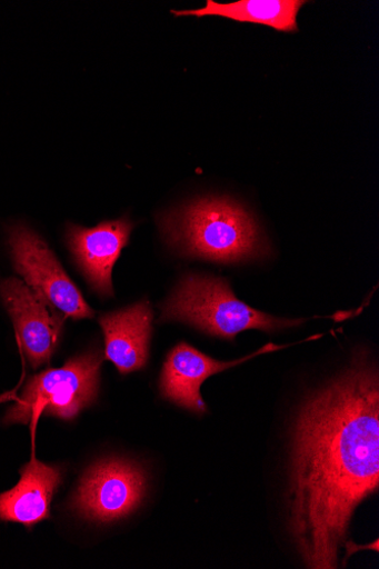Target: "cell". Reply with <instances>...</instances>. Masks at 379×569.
Listing matches in <instances>:
<instances>
[{"instance_id": "cell-1", "label": "cell", "mask_w": 379, "mask_h": 569, "mask_svg": "<svg viewBox=\"0 0 379 569\" xmlns=\"http://www.w3.org/2000/svg\"><path fill=\"white\" fill-rule=\"evenodd\" d=\"M289 529L308 568L338 567L359 503L379 487V382L353 366L302 405L293 430Z\"/></svg>"}, {"instance_id": "cell-2", "label": "cell", "mask_w": 379, "mask_h": 569, "mask_svg": "<svg viewBox=\"0 0 379 569\" xmlns=\"http://www.w3.org/2000/svg\"><path fill=\"white\" fill-rule=\"evenodd\" d=\"M160 223L173 248L201 260L237 263L261 256L267 249L253 217L226 197L193 201Z\"/></svg>"}, {"instance_id": "cell-3", "label": "cell", "mask_w": 379, "mask_h": 569, "mask_svg": "<svg viewBox=\"0 0 379 569\" xmlns=\"http://www.w3.org/2000/svg\"><path fill=\"white\" fill-rule=\"evenodd\" d=\"M182 322L227 340L247 330L276 332L303 320L279 319L240 301L223 279L190 274L161 307L160 322Z\"/></svg>"}, {"instance_id": "cell-4", "label": "cell", "mask_w": 379, "mask_h": 569, "mask_svg": "<svg viewBox=\"0 0 379 569\" xmlns=\"http://www.w3.org/2000/svg\"><path fill=\"white\" fill-rule=\"evenodd\" d=\"M102 358L89 351L71 358L56 370H47L30 378L7 412V425L30 426L34 432L42 416L71 421L91 406L98 396Z\"/></svg>"}, {"instance_id": "cell-5", "label": "cell", "mask_w": 379, "mask_h": 569, "mask_svg": "<svg viewBox=\"0 0 379 569\" xmlns=\"http://www.w3.org/2000/svg\"><path fill=\"white\" fill-rule=\"evenodd\" d=\"M8 233L16 270L28 286L68 318L82 320L94 317L56 253L38 233L23 224L11 227Z\"/></svg>"}, {"instance_id": "cell-6", "label": "cell", "mask_w": 379, "mask_h": 569, "mask_svg": "<svg viewBox=\"0 0 379 569\" xmlns=\"http://www.w3.org/2000/svg\"><path fill=\"white\" fill-rule=\"evenodd\" d=\"M146 491L147 478L138 463L110 459L94 465L84 475L72 506L88 521L113 523L132 513Z\"/></svg>"}, {"instance_id": "cell-7", "label": "cell", "mask_w": 379, "mask_h": 569, "mask_svg": "<svg viewBox=\"0 0 379 569\" xmlns=\"http://www.w3.org/2000/svg\"><path fill=\"white\" fill-rule=\"evenodd\" d=\"M0 297L11 316L30 366L48 365L57 351L66 319L24 281L10 278L0 284Z\"/></svg>"}, {"instance_id": "cell-8", "label": "cell", "mask_w": 379, "mask_h": 569, "mask_svg": "<svg viewBox=\"0 0 379 569\" xmlns=\"http://www.w3.org/2000/svg\"><path fill=\"white\" fill-rule=\"evenodd\" d=\"M288 346L268 343L258 351L233 361L216 360L187 342H181L169 353L160 377L162 398L196 413L207 411L200 388L210 377L245 363L261 353L277 351Z\"/></svg>"}, {"instance_id": "cell-9", "label": "cell", "mask_w": 379, "mask_h": 569, "mask_svg": "<svg viewBox=\"0 0 379 569\" xmlns=\"http://www.w3.org/2000/svg\"><path fill=\"white\" fill-rule=\"evenodd\" d=\"M133 224L128 219L104 221L88 229L71 224L68 243L90 287L100 296L112 297V273Z\"/></svg>"}, {"instance_id": "cell-10", "label": "cell", "mask_w": 379, "mask_h": 569, "mask_svg": "<svg viewBox=\"0 0 379 569\" xmlns=\"http://www.w3.org/2000/svg\"><path fill=\"white\" fill-rule=\"evenodd\" d=\"M152 320L148 301L99 319L104 336V359L112 361L120 373L140 371L147 366Z\"/></svg>"}, {"instance_id": "cell-11", "label": "cell", "mask_w": 379, "mask_h": 569, "mask_svg": "<svg viewBox=\"0 0 379 569\" xmlns=\"http://www.w3.org/2000/svg\"><path fill=\"white\" fill-rule=\"evenodd\" d=\"M20 482L0 495V521L33 526L48 520L53 495L62 485L59 467L43 463L34 457L20 471Z\"/></svg>"}, {"instance_id": "cell-12", "label": "cell", "mask_w": 379, "mask_h": 569, "mask_svg": "<svg viewBox=\"0 0 379 569\" xmlns=\"http://www.w3.org/2000/svg\"><path fill=\"white\" fill-rule=\"evenodd\" d=\"M305 0H240L221 4L207 0L205 8L190 11H172L176 17H222L241 23L262 24L280 32H297V17Z\"/></svg>"}, {"instance_id": "cell-13", "label": "cell", "mask_w": 379, "mask_h": 569, "mask_svg": "<svg viewBox=\"0 0 379 569\" xmlns=\"http://www.w3.org/2000/svg\"><path fill=\"white\" fill-rule=\"evenodd\" d=\"M19 387L16 388L12 391H9L7 393L0 395V403L7 402V401H11V400L17 401L19 399V397L17 395V390L19 389Z\"/></svg>"}]
</instances>
